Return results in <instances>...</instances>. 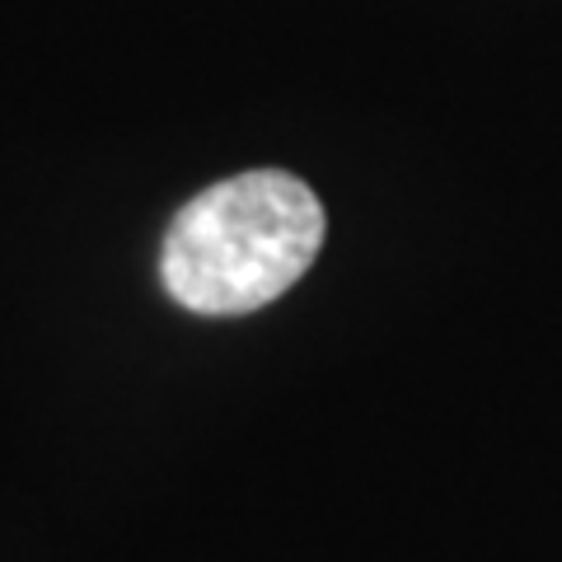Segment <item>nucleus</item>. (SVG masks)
I'll return each mask as SVG.
<instances>
[{
  "mask_svg": "<svg viewBox=\"0 0 562 562\" xmlns=\"http://www.w3.org/2000/svg\"><path fill=\"white\" fill-rule=\"evenodd\" d=\"M319 244L314 188L281 169H249L202 188L169 221L160 281L192 314H254L310 272Z\"/></svg>",
  "mask_w": 562,
  "mask_h": 562,
  "instance_id": "f257e3e1",
  "label": "nucleus"
}]
</instances>
